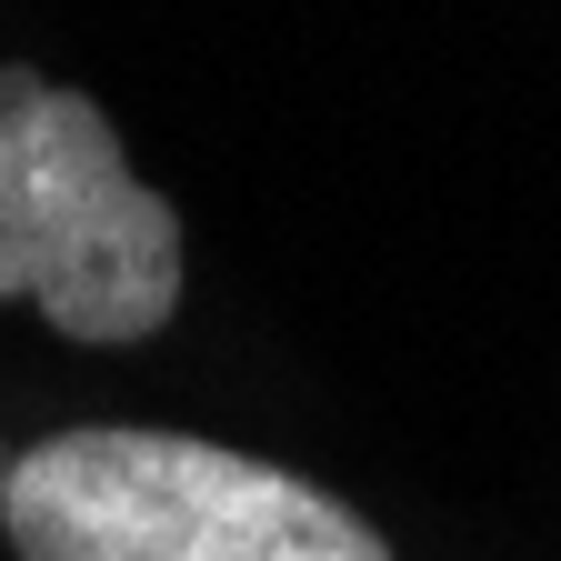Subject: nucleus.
Returning a JSON list of instances; mask_svg holds the SVG:
<instances>
[{"label": "nucleus", "instance_id": "1", "mask_svg": "<svg viewBox=\"0 0 561 561\" xmlns=\"http://www.w3.org/2000/svg\"><path fill=\"white\" fill-rule=\"evenodd\" d=\"M0 522L21 561H391L351 502L191 432H50L11 461Z\"/></svg>", "mask_w": 561, "mask_h": 561}, {"label": "nucleus", "instance_id": "2", "mask_svg": "<svg viewBox=\"0 0 561 561\" xmlns=\"http://www.w3.org/2000/svg\"><path fill=\"white\" fill-rule=\"evenodd\" d=\"M0 301L60 341H151L181 311V210L121 161L101 101L0 70Z\"/></svg>", "mask_w": 561, "mask_h": 561}]
</instances>
